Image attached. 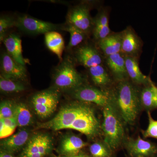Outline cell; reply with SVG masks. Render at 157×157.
I'll list each match as a JSON object with an SVG mask.
<instances>
[{"label": "cell", "instance_id": "obj_12", "mask_svg": "<svg viewBox=\"0 0 157 157\" xmlns=\"http://www.w3.org/2000/svg\"><path fill=\"white\" fill-rule=\"evenodd\" d=\"M121 53L124 56L138 58L142 49V41L131 27L121 33Z\"/></svg>", "mask_w": 157, "mask_h": 157}, {"label": "cell", "instance_id": "obj_25", "mask_svg": "<svg viewBox=\"0 0 157 157\" xmlns=\"http://www.w3.org/2000/svg\"><path fill=\"white\" fill-rule=\"evenodd\" d=\"M0 90L5 94H14L24 91L26 90L25 85L22 82L0 76Z\"/></svg>", "mask_w": 157, "mask_h": 157}, {"label": "cell", "instance_id": "obj_21", "mask_svg": "<svg viewBox=\"0 0 157 157\" xmlns=\"http://www.w3.org/2000/svg\"><path fill=\"white\" fill-rule=\"evenodd\" d=\"M90 76L93 82L98 87L106 88L112 83L111 77L106 68L101 65L89 69Z\"/></svg>", "mask_w": 157, "mask_h": 157}, {"label": "cell", "instance_id": "obj_17", "mask_svg": "<svg viewBox=\"0 0 157 157\" xmlns=\"http://www.w3.org/2000/svg\"><path fill=\"white\" fill-rule=\"evenodd\" d=\"M125 66L129 78L133 83L137 85H147L152 81L149 77L142 73L138 64V58L124 56Z\"/></svg>", "mask_w": 157, "mask_h": 157}, {"label": "cell", "instance_id": "obj_18", "mask_svg": "<svg viewBox=\"0 0 157 157\" xmlns=\"http://www.w3.org/2000/svg\"><path fill=\"white\" fill-rule=\"evenodd\" d=\"M98 45L106 57L120 53L121 50V33H110L98 41Z\"/></svg>", "mask_w": 157, "mask_h": 157}, {"label": "cell", "instance_id": "obj_8", "mask_svg": "<svg viewBox=\"0 0 157 157\" xmlns=\"http://www.w3.org/2000/svg\"><path fill=\"white\" fill-rule=\"evenodd\" d=\"M14 26L21 30L33 35L45 34L58 28L56 25L27 15L17 17L15 21Z\"/></svg>", "mask_w": 157, "mask_h": 157}, {"label": "cell", "instance_id": "obj_7", "mask_svg": "<svg viewBox=\"0 0 157 157\" xmlns=\"http://www.w3.org/2000/svg\"><path fill=\"white\" fill-rule=\"evenodd\" d=\"M52 147L51 136L48 133L39 132L31 136L20 157H44L50 153Z\"/></svg>", "mask_w": 157, "mask_h": 157}, {"label": "cell", "instance_id": "obj_10", "mask_svg": "<svg viewBox=\"0 0 157 157\" xmlns=\"http://www.w3.org/2000/svg\"><path fill=\"white\" fill-rule=\"evenodd\" d=\"M67 24L75 26L85 33L91 28L93 21L90 8L86 5H80L73 8L68 13Z\"/></svg>", "mask_w": 157, "mask_h": 157}, {"label": "cell", "instance_id": "obj_26", "mask_svg": "<svg viewBox=\"0 0 157 157\" xmlns=\"http://www.w3.org/2000/svg\"><path fill=\"white\" fill-rule=\"evenodd\" d=\"M63 29L70 33V41L67 46L68 49L76 47L85 39L86 33L75 26L67 24Z\"/></svg>", "mask_w": 157, "mask_h": 157}, {"label": "cell", "instance_id": "obj_13", "mask_svg": "<svg viewBox=\"0 0 157 157\" xmlns=\"http://www.w3.org/2000/svg\"><path fill=\"white\" fill-rule=\"evenodd\" d=\"M32 135L29 129L21 128L16 133L1 141V148L14 154L24 148Z\"/></svg>", "mask_w": 157, "mask_h": 157}, {"label": "cell", "instance_id": "obj_20", "mask_svg": "<svg viewBox=\"0 0 157 157\" xmlns=\"http://www.w3.org/2000/svg\"><path fill=\"white\" fill-rule=\"evenodd\" d=\"M93 25V35L98 42L109 35L110 30L107 12L103 11L99 13L94 21Z\"/></svg>", "mask_w": 157, "mask_h": 157}, {"label": "cell", "instance_id": "obj_27", "mask_svg": "<svg viewBox=\"0 0 157 157\" xmlns=\"http://www.w3.org/2000/svg\"><path fill=\"white\" fill-rule=\"evenodd\" d=\"M89 150L93 157H112V151L104 141L92 144Z\"/></svg>", "mask_w": 157, "mask_h": 157}, {"label": "cell", "instance_id": "obj_30", "mask_svg": "<svg viewBox=\"0 0 157 157\" xmlns=\"http://www.w3.org/2000/svg\"><path fill=\"white\" fill-rule=\"evenodd\" d=\"M15 21L9 17H1L0 18V40L4 41L7 31L14 26Z\"/></svg>", "mask_w": 157, "mask_h": 157}, {"label": "cell", "instance_id": "obj_6", "mask_svg": "<svg viewBox=\"0 0 157 157\" xmlns=\"http://www.w3.org/2000/svg\"><path fill=\"white\" fill-rule=\"evenodd\" d=\"M70 92L73 98L80 102L93 103L103 108L113 105L112 90L83 85Z\"/></svg>", "mask_w": 157, "mask_h": 157}, {"label": "cell", "instance_id": "obj_34", "mask_svg": "<svg viewBox=\"0 0 157 157\" xmlns=\"http://www.w3.org/2000/svg\"><path fill=\"white\" fill-rule=\"evenodd\" d=\"M155 93H156L155 102H156V106H157V87L156 86H155Z\"/></svg>", "mask_w": 157, "mask_h": 157}, {"label": "cell", "instance_id": "obj_23", "mask_svg": "<svg viewBox=\"0 0 157 157\" xmlns=\"http://www.w3.org/2000/svg\"><path fill=\"white\" fill-rule=\"evenodd\" d=\"M156 86L152 81L145 86L140 92V102L141 108L147 111L157 109L156 104Z\"/></svg>", "mask_w": 157, "mask_h": 157}, {"label": "cell", "instance_id": "obj_2", "mask_svg": "<svg viewBox=\"0 0 157 157\" xmlns=\"http://www.w3.org/2000/svg\"><path fill=\"white\" fill-rule=\"evenodd\" d=\"M112 92L113 105L118 113L125 123L134 124L141 109L138 88L128 79L117 82Z\"/></svg>", "mask_w": 157, "mask_h": 157}, {"label": "cell", "instance_id": "obj_1", "mask_svg": "<svg viewBox=\"0 0 157 157\" xmlns=\"http://www.w3.org/2000/svg\"><path fill=\"white\" fill-rule=\"evenodd\" d=\"M36 129L53 131L71 129L90 138L97 137L102 131L94 108L87 103L78 101L65 104L50 120L38 123Z\"/></svg>", "mask_w": 157, "mask_h": 157}, {"label": "cell", "instance_id": "obj_29", "mask_svg": "<svg viewBox=\"0 0 157 157\" xmlns=\"http://www.w3.org/2000/svg\"><path fill=\"white\" fill-rule=\"evenodd\" d=\"M148 125L146 130L142 131V134L144 138H155L157 139V120H155L152 117L150 111H147Z\"/></svg>", "mask_w": 157, "mask_h": 157}, {"label": "cell", "instance_id": "obj_15", "mask_svg": "<svg viewBox=\"0 0 157 157\" xmlns=\"http://www.w3.org/2000/svg\"><path fill=\"white\" fill-rule=\"evenodd\" d=\"M106 62L110 73L117 81H123L129 78L124 56L122 53L120 52L106 57Z\"/></svg>", "mask_w": 157, "mask_h": 157}, {"label": "cell", "instance_id": "obj_36", "mask_svg": "<svg viewBox=\"0 0 157 157\" xmlns=\"http://www.w3.org/2000/svg\"><path fill=\"white\" fill-rule=\"evenodd\" d=\"M59 157V156H58V157Z\"/></svg>", "mask_w": 157, "mask_h": 157}, {"label": "cell", "instance_id": "obj_28", "mask_svg": "<svg viewBox=\"0 0 157 157\" xmlns=\"http://www.w3.org/2000/svg\"><path fill=\"white\" fill-rule=\"evenodd\" d=\"M16 103L11 100H4L0 104V118L14 117Z\"/></svg>", "mask_w": 157, "mask_h": 157}, {"label": "cell", "instance_id": "obj_32", "mask_svg": "<svg viewBox=\"0 0 157 157\" xmlns=\"http://www.w3.org/2000/svg\"><path fill=\"white\" fill-rule=\"evenodd\" d=\"M0 157H15L14 154L1 148Z\"/></svg>", "mask_w": 157, "mask_h": 157}, {"label": "cell", "instance_id": "obj_14", "mask_svg": "<svg viewBox=\"0 0 157 157\" xmlns=\"http://www.w3.org/2000/svg\"><path fill=\"white\" fill-rule=\"evenodd\" d=\"M75 56L80 64L89 69L102 63V57L100 52L90 45H84L77 48Z\"/></svg>", "mask_w": 157, "mask_h": 157}, {"label": "cell", "instance_id": "obj_35", "mask_svg": "<svg viewBox=\"0 0 157 157\" xmlns=\"http://www.w3.org/2000/svg\"><path fill=\"white\" fill-rule=\"evenodd\" d=\"M151 157H155L154 156H153Z\"/></svg>", "mask_w": 157, "mask_h": 157}, {"label": "cell", "instance_id": "obj_31", "mask_svg": "<svg viewBox=\"0 0 157 157\" xmlns=\"http://www.w3.org/2000/svg\"><path fill=\"white\" fill-rule=\"evenodd\" d=\"M2 119V118H1ZM4 121L5 125L7 128L13 134L15 131V129L17 127V121L15 118H11L2 119Z\"/></svg>", "mask_w": 157, "mask_h": 157}, {"label": "cell", "instance_id": "obj_4", "mask_svg": "<svg viewBox=\"0 0 157 157\" xmlns=\"http://www.w3.org/2000/svg\"><path fill=\"white\" fill-rule=\"evenodd\" d=\"M83 77L76 70L70 57L62 60L56 69L53 78L54 89L71 92L83 85Z\"/></svg>", "mask_w": 157, "mask_h": 157}, {"label": "cell", "instance_id": "obj_16", "mask_svg": "<svg viewBox=\"0 0 157 157\" xmlns=\"http://www.w3.org/2000/svg\"><path fill=\"white\" fill-rule=\"evenodd\" d=\"M86 145L87 143L80 137L71 134L66 135L62 138L59 150L61 156H72L78 155Z\"/></svg>", "mask_w": 157, "mask_h": 157}, {"label": "cell", "instance_id": "obj_9", "mask_svg": "<svg viewBox=\"0 0 157 157\" xmlns=\"http://www.w3.org/2000/svg\"><path fill=\"white\" fill-rule=\"evenodd\" d=\"M123 144L132 157H151L157 153L156 144L144 140L140 136L136 138L127 137Z\"/></svg>", "mask_w": 157, "mask_h": 157}, {"label": "cell", "instance_id": "obj_24", "mask_svg": "<svg viewBox=\"0 0 157 157\" xmlns=\"http://www.w3.org/2000/svg\"><path fill=\"white\" fill-rule=\"evenodd\" d=\"M14 118L17 121V127L25 128L30 126L33 122V115L27 105L23 103H16Z\"/></svg>", "mask_w": 157, "mask_h": 157}, {"label": "cell", "instance_id": "obj_33", "mask_svg": "<svg viewBox=\"0 0 157 157\" xmlns=\"http://www.w3.org/2000/svg\"><path fill=\"white\" fill-rule=\"evenodd\" d=\"M59 157H90L86 155L80 154H78V155H76L72 156H60Z\"/></svg>", "mask_w": 157, "mask_h": 157}, {"label": "cell", "instance_id": "obj_22", "mask_svg": "<svg viewBox=\"0 0 157 157\" xmlns=\"http://www.w3.org/2000/svg\"><path fill=\"white\" fill-rule=\"evenodd\" d=\"M45 42L47 48L55 54L62 61L64 42L61 35L55 31L48 32L45 34Z\"/></svg>", "mask_w": 157, "mask_h": 157}, {"label": "cell", "instance_id": "obj_3", "mask_svg": "<svg viewBox=\"0 0 157 157\" xmlns=\"http://www.w3.org/2000/svg\"><path fill=\"white\" fill-rule=\"evenodd\" d=\"M103 114L101 130L104 134V141L113 151L123 144L126 138L125 123L113 105L104 107Z\"/></svg>", "mask_w": 157, "mask_h": 157}, {"label": "cell", "instance_id": "obj_5", "mask_svg": "<svg viewBox=\"0 0 157 157\" xmlns=\"http://www.w3.org/2000/svg\"><path fill=\"white\" fill-rule=\"evenodd\" d=\"M59 98V91L54 89L45 90L34 94L31 98V103L37 116L45 119L56 110Z\"/></svg>", "mask_w": 157, "mask_h": 157}, {"label": "cell", "instance_id": "obj_19", "mask_svg": "<svg viewBox=\"0 0 157 157\" xmlns=\"http://www.w3.org/2000/svg\"><path fill=\"white\" fill-rule=\"evenodd\" d=\"M3 42L7 53L18 63L25 66V61L22 56L21 40L20 37L15 34H10L5 38Z\"/></svg>", "mask_w": 157, "mask_h": 157}, {"label": "cell", "instance_id": "obj_11", "mask_svg": "<svg viewBox=\"0 0 157 157\" xmlns=\"http://www.w3.org/2000/svg\"><path fill=\"white\" fill-rule=\"evenodd\" d=\"M1 66L2 76L22 82L26 80L27 74L25 66L16 61L7 52L3 54Z\"/></svg>", "mask_w": 157, "mask_h": 157}]
</instances>
